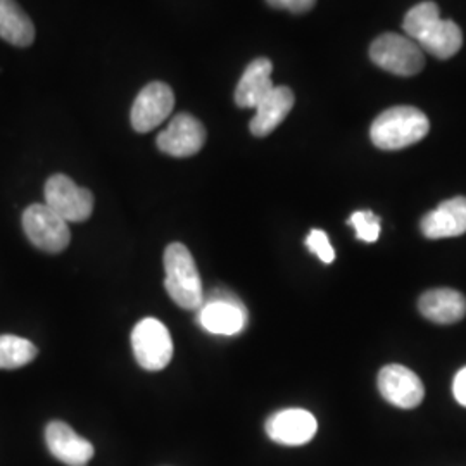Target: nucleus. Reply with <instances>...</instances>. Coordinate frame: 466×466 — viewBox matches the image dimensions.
I'll list each match as a JSON object with an SVG mask.
<instances>
[{
	"label": "nucleus",
	"instance_id": "obj_1",
	"mask_svg": "<svg viewBox=\"0 0 466 466\" xmlns=\"http://www.w3.org/2000/svg\"><path fill=\"white\" fill-rule=\"evenodd\" d=\"M402 28L423 52L439 59H450L463 46V34L452 21L442 19L435 2H420L408 11Z\"/></svg>",
	"mask_w": 466,
	"mask_h": 466
},
{
	"label": "nucleus",
	"instance_id": "obj_2",
	"mask_svg": "<svg viewBox=\"0 0 466 466\" xmlns=\"http://www.w3.org/2000/svg\"><path fill=\"white\" fill-rule=\"evenodd\" d=\"M431 130L429 117L413 106L383 111L370 128L371 142L382 150H400L423 140Z\"/></svg>",
	"mask_w": 466,
	"mask_h": 466
},
{
	"label": "nucleus",
	"instance_id": "obj_3",
	"mask_svg": "<svg viewBox=\"0 0 466 466\" xmlns=\"http://www.w3.org/2000/svg\"><path fill=\"white\" fill-rule=\"evenodd\" d=\"M165 287L167 296L184 309H199L204 290L199 271L184 244H169L165 250Z\"/></svg>",
	"mask_w": 466,
	"mask_h": 466
},
{
	"label": "nucleus",
	"instance_id": "obj_4",
	"mask_svg": "<svg viewBox=\"0 0 466 466\" xmlns=\"http://www.w3.org/2000/svg\"><path fill=\"white\" fill-rule=\"evenodd\" d=\"M198 321L206 332L232 337L246 330L249 313L232 290L215 289L209 296H204L198 309Z\"/></svg>",
	"mask_w": 466,
	"mask_h": 466
},
{
	"label": "nucleus",
	"instance_id": "obj_5",
	"mask_svg": "<svg viewBox=\"0 0 466 466\" xmlns=\"http://www.w3.org/2000/svg\"><path fill=\"white\" fill-rule=\"evenodd\" d=\"M371 61L398 76H413L425 66V54L415 40L398 34H383L370 47Z\"/></svg>",
	"mask_w": 466,
	"mask_h": 466
},
{
	"label": "nucleus",
	"instance_id": "obj_6",
	"mask_svg": "<svg viewBox=\"0 0 466 466\" xmlns=\"http://www.w3.org/2000/svg\"><path fill=\"white\" fill-rule=\"evenodd\" d=\"M23 230L35 248L49 254L63 252L71 240L66 221L56 215L47 204H32L25 209Z\"/></svg>",
	"mask_w": 466,
	"mask_h": 466
},
{
	"label": "nucleus",
	"instance_id": "obj_7",
	"mask_svg": "<svg viewBox=\"0 0 466 466\" xmlns=\"http://www.w3.org/2000/svg\"><path fill=\"white\" fill-rule=\"evenodd\" d=\"M132 348L137 363L149 371L167 368L173 358L171 335L156 318H144L135 325Z\"/></svg>",
	"mask_w": 466,
	"mask_h": 466
},
{
	"label": "nucleus",
	"instance_id": "obj_8",
	"mask_svg": "<svg viewBox=\"0 0 466 466\" xmlns=\"http://www.w3.org/2000/svg\"><path fill=\"white\" fill-rule=\"evenodd\" d=\"M46 204L66 223H82L92 217L94 196L66 175H54L46 184Z\"/></svg>",
	"mask_w": 466,
	"mask_h": 466
},
{
	"label": "nucleus",
	"instance_id": "obj_9",
	"mask_svg": "<svg viewBox=\"0 0 466 466\" xmlns=\"http://www.w3.org/2000/svg\"><path fill=\"white\" fill-rule=\"evenodd\" d=\"M175 107V94L163 82L146 85L137 96L130 113L132 127L138 134H147L169 117Z\"/></svg>",
	"mask_w": 466,
	"mask_h": 466
},
{
	"label": "nucleus",
	"instance_id": "obj_10",
	"mask_svg": "<svg viewBox=\"0 0 466 466\" xmlns=\"http://www.w3.org/2000/svg\"><path fill=\"white\" fill-rule=\"evenodd\" d=\"M379 390L400 410H413L425 398V387L415 371L402 365H387L379 373Z\"/></svg>",
	"mask_w": 466,
	"mask_h": 466
},
{
	"label": "nucleus",
	"instance_id": "obj_11",
	"mask_svg": "<svg viewBox=\"0 0 466 466\" xmlns=\"http://www.w3.org/2000/svg\"><path fill=\"white\" fill-rule=\"evenodd\" d=\"M206 144V128L192 115H177L157 137V147L173 157L196 156Z\"/></svg>",
	"mask_w": 466,
	"mask_h": 466
},
{
	"label": "nucleus",
	"instance_id": "obj_12",
	"mask_svg": "<svg viewBox=\"0 0 466 466\" xmlns=\"http://www.w3.org/2000/svg\"><path fill=\"white\" fill-rule=\"evenodd\" d=\"M267 435L282 446H304L318 431L317 418L299 408H289L273 413L267 420Z\"/></svg>",
	"mask_w": 466,
	"mask_h": 466
},
{
	"label": "nucleus",
	"instance_id": "obj_13",
	"mask_svg": "<svg viewBox=\"0 0 466 466\" xmlns=\"http://www.w3.org/2000/svg\"><path fill=\"white\" fill-rule=\"evenodd\" d=\"M50 454L67 466H86L94 458V446L65 421H50L46 429Z\"/></svg>",
	"mask_w": 466,
	"mask_h": 466
},
{
	"label": "nucleus",
	"instance_id": "obj_14",
	"mask_svg": "<svg viewBox=\"0 0 466 466\" xmlns=\"http://www.w3.org/2000/svg\"><path fill=\"white\" fill-rule=\"evenodd\" d=\"M421 233L433 240L466 233V198L460 196L439 204L421 219Z\"/></svg>",
	"mask_w": 466,
	"mask_h": 466
},
{
	"label": "nucleus",
	"instance_id": "obj_15",
	"mask_svg": "<svg viewBox=\"0 0 466 466\" xmlns=\"http://www.w3.org/2000/svg\"><path fill=\"white\" fill-rule=\"evenodd\" d=\"M423 317L439 325H452L466 317V298L454 289H433L418 300Z\"/></svg>",
	"mask_w": 466,
	"mask_h": 466
},
{
	"label": "nucleus",
	"instance_id": "obj_16",
	"mask_svg": "<svg viewBox=\"0 0 466 466\" xmlns=\"http://www.w3.org/2000/svg\"><path fill=\"white\" fill-rule=\"evenodd\" d=\"M294 92L289 86H275L265 99L256 106V116L250 121V134L267 137L271 134L294 107Z\"/></svg>",
	"mask_w": 466,
	"mask_h": 466
},
{
	"label": "nucleus",
	"instance_id": "obj_17",
	"mask_svg": "<svg viewBox=\"0 0 466 466\" xmlns=\"http://www.w3.org/2000/svg\"><path fill=\"white\" fill-rule=\"evenodd\" d=\"M273 65L267 57L254 59L246 67L240 82L235 88V104L244 109H256V106L275 88L271 82Z\"/></svg>",
	"mask_w": 466,
	"mask_h": 466
},
{
	"label": "nucleus",
	"instance_id": "obj_18",
	"mask_svg": "<svg viewBox=\"0 0 466 466\" xmlns=\"http://www.w3.org/2000/svg\"><path fill=\"white\" fill-rule=\"evenodd\" d=\"M0 38L16 47L34 44V23L16 0H0Z\"/></svg>",
	"mask_w": 466,
	"mask_h": 466
},
{
	"label": "nucleus",
	"instance_id": "obj_19",
	"mask_svg": "<svg viewBox=\"0 0 466 466\" xmlns=\"http://www.w3.org/2000/svg\"><path fill=\"white\" fill-rule=\"evenodd\" d=\"M38 354L34 342L16 335H0V370H16L32 363Z\"/></svg>",
	"mask_w": 466,
	"mask_h": 466
},
{
	"label": "nucleus",
	"instance_id": "obj_20",
	"mask_svg": "<svg viewBox=\"0 0 466 466\" xmlns=\"http://www.w3.org/2000/svg\"><path fill=\"white\" fill-rule=\"evenodd\" d=\"M348 223L354 228L356 237L367 244L377 242L380 237V218L370 209L352 213Z\"/></svg>",
	"mask_w": 466,
	"mask_h": 466
},
{
	"label": "nucleus",
	"instance_id": "obj_21",
	"mask_svg": "<svg viewBox=\"0 0 466 466\" xmlns=\"http://www.w3.org/2000/svg\"><path fill=\"white\" fill-rule=\"evenodd\" d=\"M306 246L313 254H317L318 258L325 263L330 265L335 259V250L332 244L329 240V235L323 230H311L309 235L306 237Z\"/></svg>",
	"mask_w": 466,
	"mask_h": 466
},
{
	"label": "nucleus",
	"instance_id": "obj_22",
	"mask_svg": "<svg viewBox=\"0 0 466 466\" xmlns=\"http://www.w3.org/2000/svg\"><path fill=\"white\" fill-rule=\"evenodd\" d=\"M273 9H285L294 15L308 13L315 7L317 0H267Z\"/></svg>",
	"mask_w": 466,
	"mask_h": 466
},
{
	"label": "nucleus",
	"instance_id": "obj_23",
	"mask_svg": "<svg viewBox=\"0 0 466 466\" xmlns=\"http://www.w3.org/2000/svg\"><path fill=\"white\" fill-rule=\"evenodd\" d=\"M452 394L456 400L465 406L466 408V368L460 370L458 375L454 377V382H452Z\"/></svg>",
	"mask_w": 466,
	"mask_h": 466
}]
</instances>
